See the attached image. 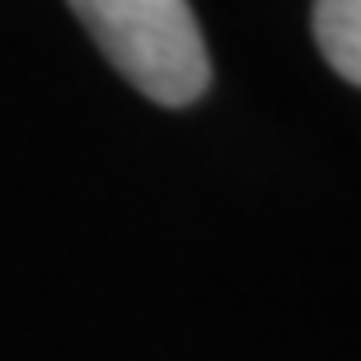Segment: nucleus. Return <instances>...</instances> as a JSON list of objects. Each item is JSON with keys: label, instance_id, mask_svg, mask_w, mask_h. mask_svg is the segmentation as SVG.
<instances>
[{"label": "nucleus", "instance_id": "obj_1", "mask_svg": "<svg viewBox=\"0 0 361 361\" xmlns=\"http://www.w3.org/2000/svg\"><path fill=\"white\" fill-rule=\"evenodd\" d=\"M108 66L150 104L183 108L207 94L212 56L188 0H66Z\"/></svg>", "mask_w": 361, "mask_h": 361}, {"label": "nucleus", "instance_id": "obj_2", "mask_svg": "<svg viewBox=\"0 0 361 361\" xmlns=\"http://www.w3.org/2000/svg\"><path fill=\"white\" fill-rule=\"evenodd\" d=\"M310 28L324 61L361 90V0H314Z\"/></svg>", "mask_w": 361, "mask_h": 361}]
</instances>
